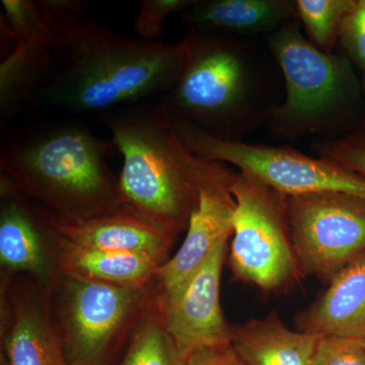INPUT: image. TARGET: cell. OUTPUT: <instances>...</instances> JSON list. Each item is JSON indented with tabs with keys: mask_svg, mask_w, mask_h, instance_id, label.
I'll return each mask as SVG.
<instances>
[{
	"mask_svg": "<svg viewBox=\"0 0 365 365\" xmlns=\"http://www.w3.org/2000/svg\"><path fill=\"white\" fill-rule=\"evenodd\" d=\"M4 339L6 365H69L49 307L37 290L11 295Z\"/></svg>",
	"mask_w": 365,
	"mask_h": 365,
	"instance_id": "9a60e30c",
	"label": "cell"
},
{
	"mask_svg": "<svg viewBox=\"0 0 365 365\" xmlns=\"http://www.w3.org/2000/svg\"><path fill=\"white\" fill-rule=\"evenodd\" d=\"M181 67L160 98L170 116L209 135L242 141L265 125L277 101V74L251 40L188 31L181 40Z\"/></svg>",
	"mask_w": 365,
	"mask_h": 365,
	"instance_id": "7a4b0ae2",
	"label": "cell"
},
{
	"mask_svg": "<svg viewBox=\"0 0 365 365\" xmlns=\"http://www.w3.org/2000/svg\"><path fill=\"white\" fill-rule=\"evenodd\" d=\"M309 365H365V349L359 339L322 336Z\"/></svg>",
	"mask_w": 365,
	"mask_h": 365,
	"instance_id": "603a6c76",
	"label": "cell"
},
{
	"mask_svg": "<svg viewBox=\"0 0 365 365\" xmlns=\"http://www.w3.org/2000/svg\"><path fill=\"white\" fill-rule=\"evenodd\" d=\"M290 239L299 265L330 281L365 251V199L319 192L287 197Z\"/></svg>",
	"mask_w": 365,
	"mask_h": 365,
	"instance_id": "ba28073f",
	"label": "cell"
},
{
	"mask_svg": "<svg viewBox=\"0 0 365 365\" xmlns=\"http://www.w3.org/2000/svg\"><path fill=\"white\" fill-rule=\"evenodd\" d=\"M48 225L57 237L76 246L148 255L162 264L176 235L130 207L83 222L53 215Z\"/></svg>",
	"mask_w": 365,
	"mask_h": 365,
	"instance_id": "7c38bea8",
	"label": "cell"
},
{
	"mask_svg": "<svg viewBox=\"0 0 365 365\" xmlns=\"http://www.w3.org/2000/svg\"><path fill=\"white\" fill-rule=\"evenodd\" d=\"M235 173L227 168L201 188L197 208L190 217L187 235L173 258L158 268L157 278L162 295L176 292L208 258L220 242L234 232L235 198L230 185Z\"/></svg>",
	"mask_w": 365,
	"mask_h": 365,
	"instance_id": "8fae6325",
	"label": "cell"
},
{
	"mask_svg": "<svg viewBox=\"0 0 365 365\" xmlns=\"http://www.w3.org/2000/svg\"><path fill=\"white\" fill-rule=\"evenodd\" d=\"M58 334L69 365H100L118 336L138 313L146 287L66 277Z\"/></svg>",
	"mask_w": 365,
	"mask_h": 365,
	"instance_id": "9c48e42d",
	"label": "cell"
},
{
	"mask_svg": "<svg viewBox=\"0 0 365 365\" xmlns=\"http://www.w3.org/2000/svg\"><path fill=\"white\" fill-rule=\"evenodd\" d=\"M180 16L188 31L241 40L267 38L297 19L295 0H194Z\"/></svg>",
	"mask_w": 365,
	"mask_h": 365,
	"instance_id": "4fadbf2b",
	"label": "cell"
},
{
	"mask_svg": "<svg viewBox=\"0 0 365 365\" xmlns=\"http://www.w3.org/2000/svg\"><path fill=\"white\" fill-rule=\"evenodd\" d=\"M312 148L318 158L365 177V148L342 140H314Z\"/></svg>",
	"mask_w": 365,
	"mask_h": 365,
	"instance_id": "d4e9b609",
	"label": "cell"
},
{
	"mask_svg": "<svg viewBox=\"0 0 365 365\" xmlns=\"http://www.w3.org/2000/svg\"><path fill=\"white\" fill-rule=\"evenodd\" d=\"M230 192L235 198L230 265L240 279L267 292L297 277V262L288 225L287 197L260 180L240 172Z\"/></svg>",
	"mask_w": 365,
	"mask_h": 365,
	"instance_id": "52a82bcc",
	"label": "cell"
},
{
	"mask_svg": "<svg viewBox=\"0 0 365 365\" xmlns=\"http://www.w3.org/2000/svg\"><path fill=\"white\" fill-rule=\"evenodd\" d=\"M300 28L297 19L266 38L282 76L284 97L264 126L279 140H338L359 98L364 100L361 83L345 54L321 51Z\"/></svg>",
	"mask_w": 365,
	"mask_h": 365,
	"instance_id": "5b68a950",
	"label": "cell"
},
{
	"mask_svg": "<svg viewBox=\"0 0 365 365\" xmlns=\"http://www.w3.org/2000/svg\"><path fill=\"white\" fill-rule=\"evenodd\" d=\"M50 71L35 106L97 115L158 100L174 85L182 47L128 37L88 14L50 26Z\"/></svg>",
	"mask_w": 365,
	"mask_h": 365,
	"instance_id": "6da1fadb",
	"label": "cell"
},
{
	"mask_svg": "<svg viewBox=\"0 0 365 365\" xmlns=\"http://www.w3.org/2000/svg\"><path fill=\"white\" fill-rule=\"evenodd\" d=\"M50 37L14 38L0 63V126L6 128L29 106H35L50 71Z\"/></svg>",
	"mask_w": 365,
	"mask_h": 365,
	"instance_id": "2e32d148",
	"label": "cell"
},
{
	"mask_svg": "<svg viewBox=\"0 0 365 365\" xmlns=\"http://www.w3.org/2000/svg\"><path fill=\"white\" fill-rule=\"evenodd\" d=\"M356 0H295L297 18L307 38L321 51L333 53L343 20Z\"/></svg>",
	"mask_w": 365,
	"mask_h": 365,
	"instance_id": "ffe728a7",
	"label": "cell"
},
{
	"mask_svg": "<svg viewBox=\"0 0 365 365\" xmlns=\"http://www.w3.org/2000/svg\"><path fill=\"white\" fill-rule=\"evenodd\" d=\"M178 135L194 155L232 165L284 197L340 192L365 199V177L288 145L227 141L209 135L182 118L173 117Z\"/></svg>",
	"mask_w": 365,
	"mask_h": 365,
	"instance_id": "8992f818",
	"label": "cell"
},
{
	"mask_svg": "<svg viewBox=\"0 0 365 365\" xmlns=\"http://www.w3.org/2000/svg\"><path fill=\"white\" fill-rule=\"evenodd\" d=\"M182 365H242L232 345L203 348L190 354Z\"/></svg>",
	"mask_w": 365,
	"mask_h": 365,
	"instance_id": "484cf974",
	"label": "cell"
},
{
	"mask_svg": "<svg viewBox=\"0 0 365 365\" xmlns=\"http://www.w3.org/2000/svg\"><path fill=\"white\" fill-rule=\"evenodd\" d=\"M346 143L352 144V145L361 146L365 148V124L362 125L359 130L350 133L345 138L340 139Z\"/></svg>",
	"mask_w": 365,
	"mask_h": 365,
	"instance_id": "4316f807",
	"label": "cell"
},
{
	"mask_svg": "<svg viewBox=\"0 0 365 365\" xmlns=\"http://www.w3.org/2000/svg\"><path fill=\"white\" fill-rule=\"evenodd\" d=\"M115 150L79 122L34 124L2 141L1 178L57 217L83 222L127 207L107 163Z\"/></svg>",
	"mask_w": 365,
	"mask_h": 365,
	"instance_id": "3957f363",
	"label": "cell"
},
{
	"mask_svg": "<svg viewBox=\"0 0 365 365\" xmlns=\"http://www.w3.org/2000/svg\"><path fill=\"white\" fill-rule=\"evenodd\" d=\"M176 346L165 330L157 302L134 334L121 365H182Z\"/></svg>",
	"mask_w": 365,
	"mask_h": 365,
	"instance_id": "44dd1931",
	"label": "cell"
},
{
	"mask_svg": "<svg viewBox=\"0 0 365 365\" xmlns=\"http://www.w3.org/2000/svg\"><path fill=\"white\" fill-rule=\"evenodd\" d=\"M321 337L290 330L271 314L232 328L230 345L242 365H309Z\"/></svg>",
	"mask_w": 365,
	"mask_h": 365,
	"instance_id": "e0dca14e",
	"label": "cell"
},
{
	"mask_svg": "<svg viewBox=\"0 0 365 365\" xmlns=\"http://www.w3.org/2000/svg\"><path fill=\"white\" fill-rule=\"evenodd\" d=\"M297 327L319 336L365 339V251L335 273L322 297L297 317Z\"/></svg>",
	"mask_w": 365,
	"mask_h": 365,
	"instance_id": "5bb4252c",
	"label": "cell"
},
{
	"mask_svg": "<svg viewBox=\"0 0 365 365\" xmlns=\"http://www.w3.org/2000/svg\"><path fill=\"white\" fill-rule=\"evenodd\" d=\"M54 237L58 241L57 261L66 277L143 287L163 265L148 255L83 248Z\"/></svg>",
	"mask_w": 365,
	"mask_h": 365,
	"instance_id": "ac0fdd59",
	"label": "cell"
},
{
	"mask_svg": "<svg viewBox=\"0 0 365 365\" xmlns=\"http://www.w3.org/2000/svg\"><path fill=\"white\" fill-rule=\"evenodd\" d=\"M339 42L347 58L365 71V0H356L343 20Z\"/></svg>",
	"mask_w": 365,
	"mask_h": 365,
	"instance_id": "cb8c5ba5",
	"label": "cell"
},
{
	"mask_svg": "<svg viewBox=\"0 0 365 365\" xmlns=\"http://www.w3.org/2000/svg\"><path fill=\"white\" fill-rule=\"evenodd\" d=\"M193 2L194 0H144L134 21L137 38L151 42L158 41L162 36L163 21L172 14H181Z\"/></svg>",
	"mask_w": 365,
	"mask_h": 365,
	"instance_id": "7402d4cb",
	"label": "cell"
},
{
	"mask_svg": "<svg viewBox=\"0 0 365 365\" xmlns=\"http://www.w3.org/2000/svg\"><path fill=\"white\" fill-rule=\"evenodd\" d=\"M360 83H361L362 96H364V103L365 104V71L364 72V76H362Z\"/></svg>",
	"mask_w": 365,
	"mask_h": 365,
	"instance_id": "83f0119b",
	"label": "cell"
},
{
	"mask_svg": "<svg viewBox=\"0 0 365 365\" xmlns=\"http://www.w3.org/2000/svg\"><path fill=\"white\" fill-rule=\"evenodd\" d=\"M19 194L1 178L0 261L9 270L25 271L44 278L49 270V262L42 234Z\"/></svg>",
	"mask_w": 365,
	"mask_h": 365,
	"instance_id": "d6986e66",
	"label": "cell"
},
{
	"mask_svg": "<svg viewBox=\"0 0 365 365\" xmlns=\"http://www.w3.org/2000/svg\"><path fill=\"white\" fill-rule=\"evenodd\" d=\"M360 341H361V344H362V346H364V349H365V339L364 340H360Z\"/></svg>",
	"mask_w": 365,
	"mask_h": 365,
	"instance_id": "f1b7e54d",
	"label": "cell"
},
{
	"mask_svg": "<svg viewBox=\"0 0 365 365\" xmlns=\"http://www.w3.org/2000/svg\"><path fill=\"white\" fill-rule=\"evenodd\" d=\"M227 242H220L179 289L158 297L163 326L182 360L197 350L232 342V328L220 302Z\"/></svg>",
	"mask_w": 365,
	"mask_h": 365,
	"instance_id": "30bf717a",
	"label": "cell"
},
{
	"mask_svg": "<svg viewBox=\"0 0 365 365\" xmlns=\"http://www.w3.org/2000/svg\"><path fill=\"white\" fill-rule=\"evenodd\" d=\"M98 120L123 158L119 185L124 205L173 234L188 227L201 188L225 163L194 155L160 98L118 108Z\"/></svg>",
	"mask_w": 365,
	"mask_h": 365,
	"instance_id": "277c9868",
	"label": "cell"
}]
</instances>
